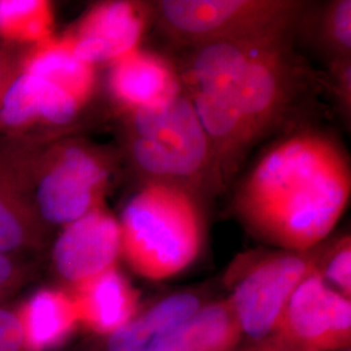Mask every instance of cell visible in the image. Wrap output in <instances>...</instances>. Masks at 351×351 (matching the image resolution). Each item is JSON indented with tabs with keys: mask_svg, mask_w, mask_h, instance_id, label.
<instances>
[{
	"mask_svg": "<svg viewBox=\"0 0 351 351\" xmlns=\"http://www.w3.org/2000/svg\"><path fill=\"white\" fill-rule=\"evenodd\" d=\"M350 194L345 152L324 134L300 132L254 164L237 190L234 211L252 236L280 250L308 251L332 233Z\"/></svg>",
	"mask_w": 351,
	"mask_h": 351,
	"instance_id": "obj_1",
	"label": "cell"
},
{
	"mask_svg": "<svg viewBox=\"0 0 351 351\" xmlns=\"http://www.w3.org/2000/svg\"><path fill=\"white\" fill-rule=\"evenodd\" d=\"M123 255L129 267L150 281L185 272L201 256L206 223L197 194L146 181L121 215Z\"/></svg>",
	"mask_w": 351,
	"mask_h": 351,
	"instance_id": "obj_2",
	"label": "cell"
},
{
	"mask_svg": "<svg viewBox=\"0 0 351 351\" xmlns=\"http://www.w3.org/2000/svg\"><path fill=\"white\" fill-rule=\"evenodd\" d=\"M128 154L147 181L197 194L220 188L213 149L188 94L159 107L129 113Z\"/></svg>",
	"mask_w": 351,
	"mask_h": 351,
	"instance_id": "obj_3",
	"label": "cell"
},
{
	"mask_svg": "<svg viewBox=\"0 0 351 351\" xmlns=\"http://www.w3.org/2000/svg\"><path fill=\"white\" fill-rule=\"evenodd\" d=\"M24 168L30 204L50 230L101 207L111 173L101 154L73 139L47 143L27 138Z\"/></svg>",
	"mask_w": 351,
	"mask_h": 351,
	"instance_id": "obj_4",
	"label": "cell"
},
{
	"mask_svg": "<svg viewBox=\"0 0 351 351\" xmlns=\"http://www.w3.org/2000/svg\"><path fill=\"white\" fill-rule=\"evenodd\" d=\"M322 246L313 250H277L245 255L226 276V301L245 339L268 337L302 281L317 268Z\"/></svg>",
	"mask_w": 351,
	"mask_h": 351,
	"instance_id": "obj_5",
	"label": "cell"
},
{
	"mask_svg": "<svg viewBox=\"0 0 351 351\" xmlns=\"http://www.w3.org/2000/svg\"><path fill=\"white\" fill-rule=\"evenodd\" d=\"M303 3L291 0H164L155 5L164 32L201 47L294 24Z\"/></svg>",
	"mask_w": 351,
	"mask_h": 351,
	"instance_id": "obj_6",
	"label": "cell"
},
{
	"mask_svg": "<svg viewBox=\"0 0 351 351\" xmlns=\"http://www.w3.org/2000/svg\"><path fill=\"white\" fill-rule=\"evenodd\" d=\"M275 333L313 351L351 346V300L330 288L316 268L293 293Z\"/></svg>",
	"mask_w": 351,
	"mask_h": 351,
	"instance_id": "obj_7",
	"label": "cell"
},
{
	"mask_svg": "<svg viewBox=\"0 0 351 351\" xmlns=\"http://www.w3.org/2000/svg\"><path fill=\"white\" fill-rule=\"evenodd\" d=\"M121 255L120 223L99 207L62 228L51 249V268L63 289L73 290L116 268Z\"/></svg>",
	"mask_w": 351,
	"mask_h": 351,
	"instance_id": "obj_8",
	"label": "cell"
},
{
	"mask_svg": "<svg viewBox=\"0 0 351 351\" xmlns=\"http://www.w3.org/2000/svg\"><path fill=\"white\" fill-rule=\"evenodd\" d=\"M90 98L91 95L59 78L29 71L23 65L0 103V132L17 136L37 124L66 125Z\"/></svg>",
	"mask_w": 351,
	"mask_h": 351,
	"instance_id": "obj_9",
	"label": "cell"
},
{
	"mask_svg": "<svg viewBox=\"0 0 351 351\" xmlns=\"http://www.w3.org/2000/svg\"><path fill=\"white\" fill-rule=\"evenodd\" d=\"M26 138H0V252L36 255L50 239V229L34 213L26 190Z\"/></svg>",
	"mask_w": 351,
	"mask_h": 351,
	"instance_id": "obj_10",
	"label": "cell"
},
{
	"mask_svg": "<svg viewBox=\"0 0 351 351\" xmlns=\"http://www.w3.org/2000/svg\"><path fill=\"white\" fill-rule=\"evenodd\" d=\"M146 24L147 10L138 3L108 1L94 7L65 39L85 63L114 62L137 49Z\"/></svg>",
	"mask_w": 351,
	"mask_h": 351,
	"instance_id": "obj_11",
	"label": "cell"
},
{
	"mask_svg": "<svg viewBox=\"0 0 351 351\" xmlns=\"http://www.w3.org/2000/svg\"><path fill=\"white\" fill-rule=\"evenodd\" d=\"M211 301L202 290H178L141 304L125 326L112 335L94 339L91 351H156L202 306Z\"/></svg>",
	"mask_w": 351,
	"mask_h": 351,
	"instance_id": "obj_12",
	"label": "cell"
},
{
	"mask_svg": "<svg viewBox=\"0 0 351 351\" xmlns=\"http://www.w3.org/2000/svg\"><path fill=\"white\" fill-rule=\"evenodd\" d=\"M110 88L128 113L163 106L182 93L175 68L159 55L138 49L112 62Z\"/></svg>",
	"mask_w": 351,
	"mask_h": 351,
	"instance_id": "obj_13",
	"label": "cell"
},
{
	"mask_svg": "<svg viewBox=\"0 0 351 351\" xmlns=\"http://www.w3.org/2000/svg\"><path fill=\"white\" fill-rule=\"evenodd\" d=\"M75 298L80 328L101 339L125 326L141 307L139 291L117 267L69 290Z\"/></svg>",
	"mask_w": 351,
	"mask_h": 351,
	"instance_id": "obj_14",
	"label": "cell"
},
{
	"mask_svg": "<svg viewBox=\"0 0 351 351\" xmlns=\"http://www.w3.org/2000/svg\"><path fill=\"white\" fill-rule=\"evenodd\" d=\"M17 307L32 351L53 350L80 328L75 298L66 289H40Z\"/></svg>",
	"mask_w": 351,
	"mask_h": 351,
	"instance_id": "obj_15",
	"label": "cell"
},
{
	"mask_svg": "<svg viewBox=\"0 0 351 351\" xmlns=\"http://www.w3.org/2000/svg\"><path fill=\"white\" fill-rule=\"evenodd\" d=\"M243 339L229 302L219 298L202 306L156 351H234Z\"/></svg>",
	"mask_w": 351,
	"mask_h": 351,
	"instance_id": "obj_16",
	"label": "cell"
},
{
	"mask_svg": "<svg viewBox=\"0 0 351 351\" xmlns=\"http://www.w3.org/2000/svg\"><path fill=\"white\" fill-rule=\"evenodd\" d=\"M51 7L46 1L0 0V37L8 43L39 40L49 36Z\"/></svg>",
	"mask_w": 351,
	"mask_h": 351,
	"instance_id": "obj_17",
	"label": "cell"
},
{
	"mask_svg": "<svg viewBox=\"0 0 351 351\" xmlns=\"http://www.w3.org/2000/svg\"><path fill=\"white\" fill-rule=\"evenodd\" d=\"M317 272L326 284L351 300V239H339L328 249H322Z\"/></svg>",
	"mask_w": 351,
	"mask_h": 351,
	"instance_id": "obj_18",
	"label": "cell"
},
{
	"mask_svg": "<svg viewBox=\"0 0 351 351\" xmlns=\"http://www.w3.org/2000/svg\"><path fill=\"white\" fill-rule=\"evenodd\" d=\"M38 264L32 255L0 252V304L8 303L37 275Z\"/></svg>",
	"mask_w": 351,
	"mask_h": 351,
	"instance_id": "obj_19",
	"label": "cell"
},
{
	"mask_svg": "<svg viewBox=\"0 0 351 351\" xmlns=\"http://www.w3.org/2000/svg\"><path fill=\"white\" fill-rule=\"evenodd\" d=\"M326 34L333 49L349 58L351 49V1L341 0L332 5L326 19Z\"/></svg>",
	"mask_w": 351,
	"mask_h": 351,
	"instance_id": "obj_20",
	"label": "cell"
},
{
	"mask_svg": "<svg viewBox=\"0 0 351 351\" xmlns=\"http://www.w3.org/2000/svg\"><path fill=\"white\" fill-rule=\"evenodd\" d=\"M0 351H32L17 304H0Z\"/></svg>",
	"mask_w": 351,
	"mask_h": 351,
	"instance_id": "obj_21",
	"label": "cell"
},
{
	"mask_svg": "<svg viewBox=\"0 0 351 351\" xmlns=\"http://www.w3.org/2000/svg\"><path fill=\"white\" fill-rule=\"evenodd\" d=\"M25 53L11 43L0 40V103L13 78L20 72Z\"/></svg>",
	"mask_w": 351,
	"mask_h": 351,
	"instance_id": "obj_22",
	"label": "cell"
},
{
	"mask_svg": "<svg viewBox=\"0 0 351 351\" xmlns=\"http://www.w3.org/2000/svg\"><path fill=\"white\" fill-rule=\"evenodd\" d=\"M234 351H313L277 333L259 339H243Z\"/></svg>",
	"mask_w": 351,
	"mask_h": 351,
	"instance_id": "obj_23",
	"label": "cell"
},
{
	"mask_svg": "<svg viewBox=\"0 0 351 351\" xmlns=\"http://www.w3.org/2000/svg\"><path fill=\"white\" fill-rule=\"evenodd\" d=\"M337 351H351V346H346V348H343V349H339Z\"/></svg>",
	"mask_w": 351,
	"mask_h": 351,
	"instance_id": "obj_24",
	"label": "cell"
},
{
	"mask_svg": "<svg viewBox=\"0 0 351 351\" xmlns=\"http://www.w3.org/2000/svg\"><path fill=\"white\" fill-rule=\"evenodd\" d=\"M75 351H91V350H90V349H88V348H86V346H85V348H82V349H81V350H75Z\"/></svg>",
	"mask_w": 351,
	"mask_h": 351,
	"instance_id": "obj_25",
	"label": "cell"
}]
</instances>
